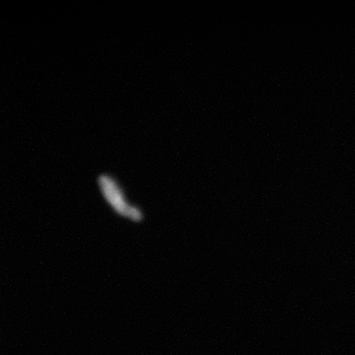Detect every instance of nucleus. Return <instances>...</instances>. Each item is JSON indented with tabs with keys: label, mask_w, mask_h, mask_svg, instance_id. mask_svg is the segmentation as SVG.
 I'll return each instance as SVG.
<instances>
[{
	"label": "nucleus",
	"mask_w": 355,
	"mask_h": 355,
	"mask_svg": "<svg viewBox=\"0 0 355 355\" xmlns=\"http://www.w3.org/2000/svg\"><path fill=\"white\" fill-rule=\"evenodd\" d=\"M98 185L105 202L117 215L135 223L143 221L144 218L143 210L139 206L128 201L125 192L114 178L108 175H102L99 177Z\"/></svg>",
	"instance_id": "nucleus-1"
}]
</instances>
